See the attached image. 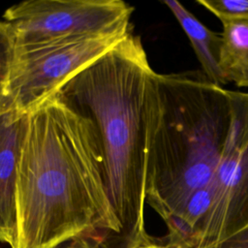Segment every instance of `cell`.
I'll return each mask as SVG.
<instances>
[{
	"label": "cell",
	"mask_w": 248,
	"mask_h": 248,
	"mask_svg": "<svg viewBox=\"0 0 248 248\" xmlns=\"http://www.w3.org/2000/svg\"><path fill=\"white\" fill-rule=\"evenodd\" d=\"M220 248H248V224L229 237Z\"/></svg>",
	"instance_id": "obj_13"
},
{
	"label": "cell",
	"mask_w": 248,
	"mask_h": 248,
	"mask_svg": "<svg viewBox=\"0 0 248 248\" xmlns=\"http://www.w3.org/2000/svg\"><path fill=\"white\" fill-rule=\"evenodd\" d=\"M0 83H1V80H0Z\"/></svg>",
	"instance_id": "obj_15"
},
{
	"label": "cell",
	"mask_w": 248,
	"mask_h": 248,
	"mask_svg": "<svg viewBox=\"0 0 248 248\" xmlns=\"http://www.w3.org/2000/svg\"><path fill=\"white\" fill-rule=\"evenodd\" d=\"M194 248H220L248 224V92L232 91V121Z\"/></svg>",
	"instance_id": "obj_6"
},
{
	"label": "cell",
	"mask_w": 248,
	"mask_h": 248,
	"mask_svg": "<svg viewBox=\"0 0 248 248\" xmlns=\"http://www.w3.org/2000/svg\"><path fill=\"white\" fill-rule=\"evenodd\" d=\"M18 248L120 235L93 122L55 92L26 116L16 172Z\"/></svg>",
	"instance_id": "obj_1"
},
{
	"label": "cell",
	"mask_w": 248,
	"mask_h": 248,
	"mask_svg": "<svg viewBox=\"0 0 248 248\" xmlns=\"http://www.w3.org/2000/svg\"><path fill=\"white\" fill-rule=\"evenodd\" d=\"M126 248H170V247L167 245H163V244H157V243L153 242L152 239L150 238L147 241L140 242V243L134 244V245L126 247Z\"/></svg>",
	"instance_id": "obj_14"
},
{
	"label": "cell",
	"mask_w": 248,
	"mask_h": 248,
	"mask_svg": "<svg viewBox=\"0 0 248 248\" xmlns=\"http://www.w3.org/2000/svg\"><path fill=\"white\" fill-rule=\"evenodd\" d=\"M232 121V90L202 71L150 75L146 88V202L167 222L207 187Z\"/></svg>",
	"instance_id": "obj_3"
},
{
	"label": "cell",
	"mask_w": 248,
	"mask_h": 248,
	"mask_svg": "<svg viewBox=\"0 0 248 248\" xmlns=\"http://www.w3.org/2000/svg\"><path fill=\"white\" fill-rule=\"evenodd\" d=\"M125 36L73 38L14 46L9 69L0 83V112L26 115Z\"/></svg>",
	"instance_id": "obj_4"
},
{
	"label": "cell",
	"mask_w": 248,
	"mask_h": 248,
	"mask_svg": "<svg viewBox=\"0 0 248 248\" xmlns=\"http://www.w3.org/2000/svg\"><path fill=\"white\" fill-rule=\"evenodd\" d=\"M163 3L170 10L187 35L202 66V72L210 81L221 86L227 84L220 68L221 34L207 28L180 2L165 0Z\"/></svg>",
	"instance_id": "obj_8"
},
{
	"label": "cell",
	"mask_w": 248,
	"mask_h": 248,
	"mask_svg": "<svg viewBox=\"0 0 248 248\" xmlns=\"http://www.w3.org/2000/svg\"><path fill=\"white\" fill-rule=\"evenodd\" d=\"M221 22L248 20V0H197Z\"/></svg>",
	"instance_id": "obj_10"
},
{
	"label": "cell",
	"mask_w": 248,
	"mask_h": 248,
	"mask_svg": "<svg viewBox=\"0 0 248 248\" xmlns=\"http://www.w3.org/2000/svg\"><path fill=\"white\" fill-rule=\"evenodd\" d=\"M220 68L227 83L248 88V20L222 22Z\"/></svg>",
	"instance_id": "obj_9"
},
{
	"label": "cell",
	"mask_w": 248,
	"mask_h": 248,
	"mask_svg": "<svg viewBox=\"0 0 248 248\" xmlns=\"http://www.w3.org/2000/svg\"><path fill=\"white\" fill-rule=\"evenodd\" d=\"M14 49L12 36L8 25L0 21V80L2 81L7 74Z\"/></svg>",
	"instance_id": "obj_11"
},
{
	"label": "cell",
	"mask_w": 248,
	"mask_h": 248,
	"mask_svg": "<svg viewBox=\"0 0 248 248\" xmlns=\"http://www.w3.org/2000/svg\"><path fill=\"white\" fill-rule=\"evenodd\" d=\"M134 7L121 0H26L8 8L14 46L65 39L125 36Z\"/></svg>",
	"instance_id": "obj_5"
},
{
	"label": "cell",
	"mask_w": 248,
	"mask_h": 248,
	"mask_svg": "<svg viewBox=\"0 0 248 248\" xmlns=\"http://www.w3.org/2000/svg\"><path fill=\"white\" fill-rule=\"evenodd\" d=\"M26 115L0 112V242L18 248L16 172Z\"/></svg>",
	"instance_id": "obj_7"
},
{
	"label": "cell",
	"mask_w": 248,
	"mask_h": 248,
	"mask_svg": "<svg viewBox=\"0 0 248 248\" xmlns=\"http://www.w3.org/2000/svg\"><path fill=\"white\" fill-rule=\"evenodd\" d=\"M153 72L140 37L131 31L56 91L96 128L123 248L151 238L145 231L144 204L146 88Z\"/></svg>",
	"instance_id": "obj_2"
},
{
	"label": "cell",
	"mask_w": 248,
	"mask_h": 248,
	"mask_svg": "<svg viewBox=\"0 0 248 248\" xmlns=\"http://www.w3.org/2000/svg\"><path fill=\"white\" fill-rule=\"evenodd\" d=\"M103 236H86L72 240L62 248H107Z\"/></svg>",
	"instance_id": "obj_12"
}]
</instances>
